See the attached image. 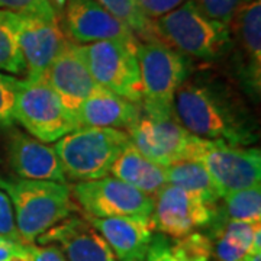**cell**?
<instances>
[{
    "instance_id": "obj_22",
    "label": "cell",
    "mask_w": 261,
    "mask_h": 261,
    "mask_svg": "<svg viewBox=\"0 0 261 261\" xmlns=\"http://www.w3.org/2000/svg\"><path fill=\"white\" fill-rule=\"evenodd\" d=\"M167 185L177 186L192 195L200 197L206 203L218 206L222 195L200 161H177L166 167Z\"/></svg>"
},
{
    "instance_id": "obj_35",
    "label": "cell",
    "mask_w": 261,
    "mask_h": 261,
    "mask_svg": "<svg viewBox=\"0 0 261 261\" xmlns=\"http://www.w3.org/2000/svg\"><path fill=\"white\" fill-rule=\"evenodd\" d=\"M243 261H261V252H250Z\"/></svg>"
},
{
    "instance_id": "obj_11",
    "label": "cell",
    "mask_w": 261,
    "mask_h": 261,
    "mask_svg": "<svg viewBox=\"0 0 261 261\" xmlns=\"http://www.w3.org/2000/svg\"><path fill=\"white\" fill-rule=\"evenodd\" d=\"M2 18L15 32L25 61L27 80H42L48 67L64 47L67 38L57 22L0 10Z\"/></svg>"
},
{
    "instance_id": "obj_28",
    "label": "cell",
    "mask_w": 261,
    "mask_h": 261,
    "mask_svg": "<svg viewBox=\"0 0 261 261\" xmlns=\"http://www.w3.org/2000/svg\"><path fill=\"white\" fill-rule=\"evenodd\" d=\"M211 19L231 27L235 13L248 0H192Z\"/></svg>"
},
{
    "instance_id": "obj_3",
    "label": "cell",
    "mask_w": 261,
    "mask_h": 261,
    "mask_svg": "<svg viewBox=\"0 0 261 261\" xmlns=\"http://www.w3.org/2000/svg\"><path fill=\"white\" fill-rule=\"evenodd\" d=\"M159 41L185 57L216 60L231 45V27L205 15L192 0L152 20Z\"/></svg>"
},
{
    "instance_id": "obj_12",
    "label": "cell",
    "mask_w": 261,
    "mask_h": 261,
    "mask_svg": "<svg viewBox=\"0 0 261 261\" xmlns=\"http://www.w3.org/2000/svg\"><path fill=\"white\" fill-rule=\"evenodd\" d=\"M152 228L170 238H180L209 226L219 207L173 185H166L152 196Z\"/></svg>"
},
{
    "instance_id": "obj_5",
    "label": "cell",
    "mask_w": 261,
    "mask_h": 261,
    "mask_svg": "<svg viewBox=\"0 0 261 261\" xmlns=\"http://www.w3.org/2000/svg\"><path fill=\"white\" fill-rule=\"evenodd\" d=\"M137 58L141 77V108L151 116H173V102L190 74L186 57L161 41H140Z\"/></svg>"
},
{
    "instance_id": "obj_8",
    "label": "cell",
    "mask_w": 261,
    "mask_h": 261,
    "mask_svg": "<svg viewBox=\"0 0 261 261\" xmlns=\"http://www.w3.org/2000/svg\"><path fill=\"white\" fill-rule=\"evenodd\" d=\"M130 142L144 157L167 167L177 161H197L205 140L187 132L174 116H151L141 113L129 130Z\"/></svg>"
},
{
    "instance_id": "obj_21",
    "label": "cell",
    "mask_w": 261,
    "mask_h": 261,
    "mask_svg": "<svg viewBox=\"0 0 261 261\" xmlns=\"http://www.w3.org/2000/svg\"><path fill=\"white\" fill-rule=\"evenodd\" d=\"M209 228L218 261H243L250 252H261L254 248V240L261 233L260 224L229 221L218 212Z\"/></svg>"
},
{
    "instance_id": "obj_4",
    "label": "cell",
    "mask_w": 261,
    "mask_h": 261,
    "mask_svg": "<svg viewBox=\"0 0 261 261\" xmlns=\"http://www.w3.org/2000/svg\"><path fill=\"white\" fill-rule=\"evenodd\" d=\"M128 132L111 128H79L54 145L67 180L89 181L106 177L122 151L128 147Z\"/></svg>"
},
{
    "instance_id": "obj_17",
    "label": "cell",
    "mask_w": 261,
    "mask_h": 261,
    "mask_svg": "<svg viewBox=\"0 0 261 261\" xmlns=\"http://www.w3.org/2000/svg\"><path fill=\"white\" fill-rule=\"evenodd\" d=\"M231 25L240 47V75L247 90L260 94L261 0H248L235 13Z\"/></svg>"
},
{
    "instance_id": "obj_33",
    "label": "cell",
    "mask_w": 261,
    "mask_h": 261,
    "mask_svg": "<svg viewBox=\"0 0 261 261\" xmlns=\"http://www.w3.org/2000/svg\"><path fill=\"white\" fill-rule=\"evenodd\" d=\"M51 8L56 13L57 20H63V15H64V8H65V0H48Z\"/></svg>"
},
{
    "instance_id": "obj_29",
    "label": "cell",
    "mask_w": 261,
    "mask_h": 261,
    "mask_svg": "<svg viewBox=\"0 0 261 261\" xmlns=\"http://www.w3.org/2000/svg\"><path fill=\"white\" fill-rule=\"evenodd\" d=\"M13 106L15 90L12 84V75L0 74V130L9 129L13 126Z\"/></svg>"
},
{
    "instance_id": "obj_24",
    "label": "cell",
    "mask_w": 261,
    "mask_h": 261,
    "mask_svg": "<svg viewBox=\"0 0 261 261\" xmlns=\"http://www.w3.org/2000/svg\"><path fill=\"white\" fill-rule=\"evenodd\" d=\"M105 9L135 34L140 41H157L152 20L141 9L138 0H97Z\"/></svg>"
},
{
    "instance_id": "obj_32",
    "label": "cell",
    "mask_w": 261,
    "mask_h": 261,
    "mask_svg": "<svg viewBox=\"0 0 261 261\" xmlns=\"http://www.w3.org/2000/svg\"><path fill=\"white\" fill-rule=\"evenodd\" d=\"M29 251L32 255V261H67L64 254L56 244H45V245L29 244Z\"/></svg>"
},
{
    "instance_id": "obj_10",
    "label": "cell",
    "mask_w": 261,
    "mask_h": 261,
    "mask_svg": "<svg viewBox=\"0 0 261 261\" xmlns=\"http://www.w3.org/2000/svg\"><path fill=\"white\" fill-rule=\"evenodd\" d=\"M221 195L260 186L261 152L258 148L205 140L199 160Z\"/></svg>"
},
{
    "instance_id": "obj_31",
    "label": "cell",
    "mask_w": 261,
    "mask_h": 261,
    "mask_svg": "<svg viewBox=\"0 0 261 261\" xmlns=\"http://www.w3.org/2000/svg\"><path fill=\"white\" fill-rule=\"evenodd\" d=\"M141 9L151 20L166 15L170 10L176 9L186 0H138Z\"/></svg>"
},
{
    "instance_id": "obj_7",
    "label": "cell",
    "mask_w": 261,
    "mask_h": 261,
    "mask_svg": "<svg viewBox=\"0 0 261 261\" xmlns=\"http://www.w3.org/2000/svg\"><path fill=\"white\" fill-rule=\"evenodd\" d=\"M137 47L121 41H99L79 45V49L94 82L100 87L141 105L142 93Z\"/></svg>"
},
{
    "instance_id": "obj_34",
    "label": "cell",
    "mask_w": 261,
    "mask_h": 261,
    "mask_svg": "<svg viewBox=\"0 0 261 261\" xmlns=\"http://www.w3.org/2000/svg\"><path fill=\"white\" fill-rule=\"evenodd\" d=\"M8 261H32V255H31V251H29V244L25 245L23 250L13 254Z\"/></svg>"
},
{
    "instance_id": "obj_13",
    "label": "cell",
    "mask_w": 261,
    "mask_h": 261,
    "mask_svg": "<svg viewBox=\"0 0 261 261\" xmlns=\"http://www.w3.org/2000/svg\"><path fill=\"white\" fill-rule=\"evenodd\" d=\"M63 20L71 42L77 45L99 41H121L135 47L140 44L135 34L97 0H65Z\"/></svg>"
},
{
    "instance_id": "obj_14",
    "label": "cell",
    "mask_w": 261,
    "mask_h": 261,
    "mask_svg": "<svg viewBox=\"0 0 261 261\" xmlns=\"http://www.w3.org/2000/svg\"><path fill=\"white\" fill-rule=\"evenodd\" d=\"M44 80L60 97L65 111L74 119L75 125L80 106L100 87L90 74L79 45L68 39L48 67Z\"/></svg>"
},
{
    "instance_id": "obj_26",
    "label": "cell",
    "mask_w": 261,
    "mask_h": 261,
    "mask_svg": "<svg viewBox=\"0 0 261 261\" xmlns=\"http://www.w3.org/2000/svg\"><path fill=\"white\" fill-rule=\"evenodd\" d=\"M144 258L145 261H193L180 248L176 238L163 233L152 235Z\"/></svg>"
},
{
    "instance_id": "obj_30",
    "label": "cell",
    "mask_w": 261,
    "mask_h": 261,
    "mask_svg": "<svg viewBox=\"0 0 261 261\" xmlns=\"http://www.w3.org/2000/svg\"><path fill=\"white\" fill-rule=\"evenodd\" d=\"M0 238L22 243L18 231H16L12 203H10L8 195L2 189H0Z\"/></svg>"
},
{
    "instance_id": "obj_18",
    "label": "cell",
    "mask_w": 261,
    "mask_h": 261,
    "mask_svg": "<svg viewBox=\"0 0 261 261\" xmlns=\"http://www.w3.org/2000/svg\"><path fill=\"white\" fill-rule=\"evenodd\" d=\"M112 248L118 261L144 260L152 238V222L145 216L87 218Z\"/></svg>"
},
{
    "instance_id": "obj_36",
    "label": "cell",
    "mask_w": 261,
    "mask_h": 261,
    "mask_svg": "<svg viewBox=\"0 0 261 261\" xmlns=\"http://www.w3.org/2000/svg\"><path fill=\"white\" fill-rule=\"evenodd\" d=\"M126 261H141V260H126Z\"/></svg>"
},
{
    "instance_id": "obj_1",
    "label": "cell",
    "mask_w": 261,
    "mask_h": 261,
    "mask_svg": "<svg viewBox=\"0 0 261 261\" xmlns=\"http://www.w3.org/2000/svg\"><path fill=\"white\" fill-rule=\"evenodd\" d=\"M173 116L187 132L202 140L241 147L257 141L255 123L241 100L215 79H187L174 96Z\"/></svg>"
},
{
    "instance_id": "obj_2",
    "label": "cell",
    "mask_w": 261,
    "mask_h": 261,
    "mask_svg": "<svg viewBox=\"0 0 261 261\" xmlns=\"http://www.w3.org/2000/svg\"><path fill=\"white\" fill-rule=\"evenodd\" d=\"M0 189L8 195L16 231L23 244H32L48 229L74 212L68 183L0 177Z\"/></svg>"
},
{
    "instance_id": "obj_23",
    "label": "cell",
    "mask_w": 261,
    "mask_h": 261,
    "mask_svg": "<svg viewBox=\"0 0 261 261\" xmlns=\"http://www.w3.org/2000/svg\"><path fill=\"white\" fill-rule=\"evenodd\" d=\"M224 206L218 207L219 215L229 221L260 224L261 187L255 186L222 196Z\"/></svg>"
},
{
    "instance_id": "obj_9",
    "label": "cell",
    "mask_w": 261,
    "mask_h": 261,
    "mask_svg": "<svg viewBox=\"0 0 261 261\" xmlns=\"http://www.w3.org/2000/svg\"><path fill=\"white\" fill-rule=\"evenodd\" d=\"M71 196L87 218L145 216L151 218L154 200L113 176L77 181Z\"/></svg>"
},
{
    "instance_id": "obj_6",
    "label": "cell",
    "mask_w": 261,
    "mask_h": 261,
    "mask_svg": "<svg viewBox=\"0 0 261 261\" xmlns=\"http://www.w3.org/2000/svg\"><path fill=\"white\" fill-rule=\"evenodd\" d=\"M12 84L15 90V122H19L38 141L56 142L77 129L74 119L44 79L19 80L12 77Z\"/></svg>"
},
{
    "instance_id": "obj_25",
    "label": "cell",
    "mask_w": 261,
    "mask_h": 261,
    "mask_svg": "<svg viewBox=\"0 0 261 261\" xmlns=\"http://www.w3.org/2000/svg\"><path fill=\"white\" fill-rule=\"evenodd\" d=\"M0 71L10 74H25V61L15 32L0 13Z\"/></svg>"
},
{
    "instance_id": "obj_27",
    "label": "cell",
    "mask_w": 261,
    "mask_h": 261,
    "mask_svg": "<svg viewBox=\"0 0 261 261\" xmlns=\"http://www.w3.org/2000/svg\"><path fill=\"white\" fill-rule=\"evenodd\" d=\"M0 10L38 16L58 23L56 13L48 0H0Z\"/></svg>"
},
{
    "instance_id": "obj_20",
    "label": "cell",
    "mask_w": 261,
    "mask_h": 261,
    "mask_svg": "<svg viewBox=\"0 0 261 261\" xmlns=\"http://www.w3.org/2000/svg\"><path fill=\"white\" fill-rule=\"evenodd\" d=\"M111 174L151 197L167 185L166 167L144 157L132 142L113 163Z\"/></svg>"
},
{
    "instance_id": "obj_16",
    "label": "cell",
    "mask_w": 261,
    "mask_h": 261,
    "mask_svg": "<svg viewBox=\"0 0 261 261\" xmlns=\"http://www.w3.org/2000/svg\"><path fill=\"white\" fill-rule=\"evenodd\" d=\"M12 168L20 178L67 183L64 171L54 147L12 129L8 142Z\"/></svg>"
},
{
    "instance_id": "obj_15",
    "label": "cell",
    "mask_w": 261,
    "mask_h": 261,
    "mask_svg": "<svg viewBox=\"0 0 261 261\" xmlns=\"http://www.w3.org/2000/svg\"><path fill=\"white\" fill-rule=\"evenodd\" d=\"M37 243L56 244L67 261H118L102 235L82 216L70 215L38 237Z\"/></svg>"
},
{
    "instance_id": "obj_19",
    "label": "cell",
    "mask_w": 261,
    "mask_h": 261,
    "mask_svg": "<svg viewBox=\"0 0 261 261\" xmlns=\"http://www.w3.org/2000/svg\"><path fill=\"white\" fill-rule=\"evenodd\" d=\"M142 108L140 103H134L99 87L89 96L77 113L79 128H111L121 129L129 134L137 125Z\"/></svg>"
}]
</instances>
